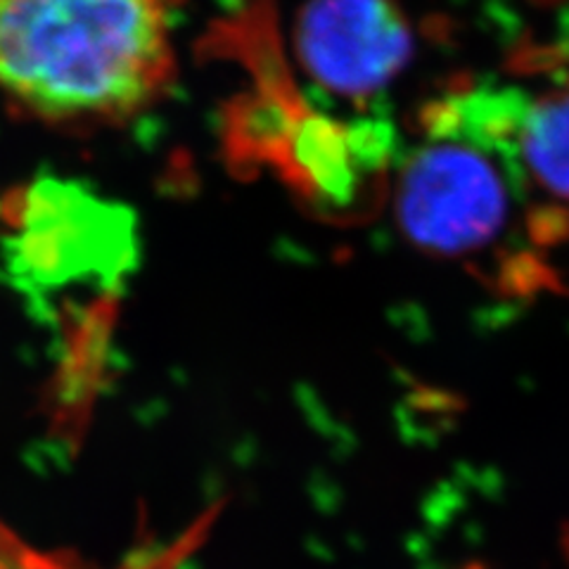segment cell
<instances>
[{
    "mask_svg": "<svg viewBox=\"0 0 569 569\" xmlns=\"http://www.w3.org/2000/svg\"><path fill=\"white\" fill-rule=\"evenodd\" d=\"M520 159L462 136L425 131L397 181V221L425 252L485 257L503 244L527 202Z\"/></svg>",
    "mask_w": 569,
    "mask_h": 569,
    "instance_id": "cell-2",
    "label": "cell"
},
{
    "mask_svg": "<svg viewBox=\"0 0 569 569\" xmlns=\"http://www.w3.org/2000/svg\"><path fill=\"white\" fill-rule=\"evenodd\" d=\"M10 228V271L31 290L67 288L88 278L110 282L133 252L127 211L58 181L29 188Z\"/></svg>",
    "mask_w": 569,
    "mask_h": 569,
    "instance_id": "cell-3",
    "label": "cell"
},
{
    "mask_svg": "<svg viewBox=\"0 0 569 569\" xmlns=\"http://www.w3.org/2000/svg\"><path fill=\"white\" fill-rule=\"evenodd\" d=\"M309 74L345 98H368L413 56V29L397 0H311L297 27Z\"/></svg>",
    "mask_w": 569,
    "mask_h": 569,
    "instance_id": "cell-4",
    "label": "cell"
},
{
    "mask_svg": "<svg viewBox=\"0 0 569 569\" xmlns=\"http://www.w3.org/2000/svg\"><path fill=\"white\" fill-rule=\"evenodd\" d=\"M178 0H0V96L58 127L119 123L167 96Z\"/></svg>",
    "mask_w": 569,
    "mask_h": 569,
    "instance_id": "cell-1",
    "label": "cell"
},
{
    "mask_svg": "<svg viewBox=\"0 0 569 569\" xmlns=\"http://www.w3.org/2000/svg\"><path fill=\"white\" fill-rule=\"evenodd\" d=\"M518 159L527 190L546 200L537 211L569 219V77L529 98Z\"/></svg>",
    "mask_w": 569,
    "mask_h": 569,
    "instance_id": "cell-5",
    "label": "cell"
}]
</instances>
